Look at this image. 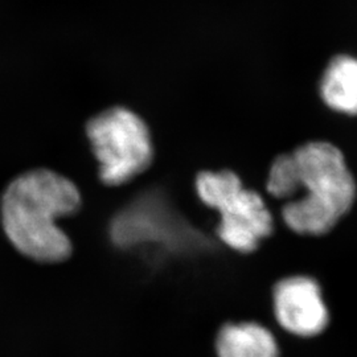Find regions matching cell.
Instances as JSON below:
<instances>
[{"mask_svg": "<svg viewBox=\"0 0 357 357\" xmlns=\"http://www.w3.org/2000/svg\"><path fill=\"white\" fill-rule=\"evenodd\" d=\"M268 192L290 200L282 208L289 229L302 236H323L351 211L357 185L344 153L330 142H307L274 159Z\"/></svg>", "mask_w": 357, "mask_h": 357, "instance_id": "1", "label": "cell"}, {"mask_svg": "<svg viewBox=\"0 0 357 357\" xmlns=\"http://www.w3.org/2000/svg\"><path fill=\"white\" fill-rule=\"evenodd\" d=\"M79 191L68 178L47 169H29L13 178L0 197V224L7 240L40 264L66 261L73 246L59 218L76 213Z\"/></svg>", "mask_w": 357, "mask_h": 357, "instance_id": "2", "label": "cell"}, {"mask_svg": "<svg viewBox=\"0 0 357 357\" xmlns=\"http://www.w3.org/2000/svg\"><path fill=\"white\" fill-rule=\"evenodd\" d=\"M196 191L206 206L220 213L218 238L238 253L255 252L274 230V218L259 193L243 188L234 172L203 171L196 178Z\"/></svg>", "mask_w": 357, "mask_h": 357, "instance_id": "3", "label": "cell"}, {"mask_svg": "<svg viewBox=\"0 0 357 357\" xmlns=\"http://www.w3.org/2000/svg\"><path fill=\"white\" fill-rule=\"evenodd\" d=\"M90 146L103 184L115 187L146 171L153 162V142L146 122L134 112L115 106L86 125Z\"/></svg>", "mask_w": 357, "mask_h": 357, "instance_id": "4", "label": "cell"}, {"mask_svg": "<svg viewBox=\"0 0 357 357\" xmlns=\"http://www.w3.org/2000/svg\"><path fill=\"white\" fill-rule=\"evenodd\" d=\"M273 306L280 326L295 336H317L330 321L319 284L308 277L298 275L278 282L273 291Z\"/></svg>", "mask_w": 357, "mask_h": 357, "instance_id": "5", "label": "cell"}, {"mask_svg": "<svg viewBox=\"0 0 357 357\" xmlns=\"http://www.w3.org/2000/svg\"><path fill=\"white\" fill-rule=\"evenodd\" d=\"M217 357H280L274 335L255 321L228 323L217 332Z\"/></svg>", "mask_w": 357, "mask_h": 357, "instance_id": "6", "label": "cell"}, {"mask_svg": "<svg viewBox=\"0 0 357 357\" xmlns=\"http://www.w3.org/2000/svg\"><path fill=\"white\" fill-rule=\"evenodd\" d=\"M319 94L324 105L339 114L357 115V57L337 54L320 77Z\"/></svg>", "mask_w": 357, "mask_h": 357, "instance_id": "7", "label": "cell"}]
</instances>
